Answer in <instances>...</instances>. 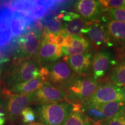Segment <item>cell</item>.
<instances>
[{"label": "cell", "mask_w": 125, "mask_h": 125, "mask_svg": "<svg viewBox=\"0 0 125 125\" xmlns=\"http://www.w3.org/2000/svg\"><path fill=\"white\" fill-rule=\"evenodd\" d=\"M74 108L66 100L42 104L37 109V118L45 125H64Z\"/></svg>", "instance_id": "4"}, {"label": "cell", "mask_w": 125, "mask_h": 125, "mask_svg": "<svg viewBox=\"0 0 125 125\" xmlns=\"http://www.w3.org/2000/svg\"><path fill=\"white\" fill-rule=\"evenodd\" d=\"M117 60L111 53L101 49L95 53L92 63V75L94 79L100 81L108 75L111 70L116 64Z\"/></svg>", "instance_id": "8"}, {"label": "cell", "mask_w": 125, "mask_h": 125, "mask_svg": "<svg viewBox=\"0 0 125 125\" xmlns=\"http://www.w3.org/2000/svg\"><path fill=\"white\" fill-rule=\"evenodd\" d=\"M80 108L81 105H74V110L64 125H95L94 122L87 118Z\"/></svg>", "instance_id": "23"}, {"label": "cell", "mask_w": 125, "mask_h": 125, "mask_svg": "<svg viewBox=\"0 0 125 125\" xmlns=\"http://www.w3.org/2000/svg\"><path fill=\"white\" fill-rule=\"evenodd\" d=\"M74 40V35H70V34H67L66 35H65V42L63 47H65V48H70V47H71L72 44L73 43Z\"/></svg>", "instance_id": "31"}, {"label": "cell", "mask_w": 125, "mask_h": 125, "mask_svg": "<svg viewBox=\"0 0 125 125\" xmlns=\"http://www.w3.org/2000/svg\"><path fill=\"white\" fill-rule=\"evenodd\" d=\"M100 81L94 79L92 75H77L64 90L65 100L74 105H81L94 93Z\"/></svg>", "instance_id": "3"}, {"label": "cell", "mask_w": 125, "mask_h": 125, "mask_svg": "<svg viewBox=\"0 0 125 125\" xmlns=\"http://www.w3.org/2000/svg\"><path fill=\"white\" fill-rule=\"evenodd\" d=\"M122 51L121 52H118V54H121V55H123V56H125V46L124 48H123V49H121Z\"/></svg>", "instance_id": "34"}, {"label": "cell", "mask_w": 125, "mask_h": 125, "mask_svg": "<svg viewBox=\"0 0 125 125\" xmlns=\"http://www.w3.org/2000/svg\"><path fill=\"white\" fill-rule=\"evenodd\" d=\"M8 2L0 8V48L8 46L12 38L10 27L12 10L8 7Z\"/></svg>", "instance_id": "15"}, {"label": "cell", "mask_w": 125, "mask_h": 125, "mask_svg": "<svg viewBox=\"0 0 125 125\" xmlns=\"http://www.w3.org/2000/svg\"><path fill=\"white\" fill-rule=\"evenodd\" d=\"M85 36L91 42L93 48L98 51L110 48L114 45L107 27L101 24L100 20L92 21L90 30Z\"/></svg>", "instance_id": "9"}, {"label": "cell", "mask_w": 125, "mask_h": 125, "mask_svg": "<svg viewBox=\"0 0 125 125\" xmlns=\"http://www.w3.org/2000/svg\"><path fill=\"white\" fill-rule=\"evenodd\" d=\"M43 67L35 57L20 62H13L4 75V84L6 89L42 76Z\"/></svg>", "instance_id": "2"}, {"label": "cell", "mask_w": 125, "mask_h": 125, "mask_svg": "<svg viewBox=\"0 0 125 125\" xmlns=\"http://www.w3.org/2000/svg\"><path fill=\"white\" fill-rule=\"evenodd\" d=\"M119 55V61L108 75L107 80L118 86H125V56Z\"/></svg>", "instance_id": "20"}, {"label": "cell", "mask_w": 125, "mask_h": 125, "mask_svg": "<svg viewBox=\"0 0 125 125\" xmlns=\"http://www.w3.org/2000/svg\"><path fill=\"white\" fill-rule=\"evenodd\" d=\"M8 119L5 108H0V125H4Z\"/></svg>", "instance_id": "30"}, {"label": "cell", "mask_w": 125, "mask_h": 125, "mask_svg": "<svg viewBox=\"0 0 125 125\" xmlns=\"http://www.w3.org/2000/svg\"><path fill=\"white\" fill-rule=\"evenodd\" d=\"M106 17L112 21H118L125 24V8H118L108 10L105 11Z\"/></svg>", "instance_id": "27"}, {"label": "cell", "mask_w": 125, "mask_h": 125, "mask_svg": "<svg viewBox=\"0 0 125 125\" xmlns=\"http://www.w3.org/2000/svg\"><path fill=\"white\" fill-rule=\"evenodd\" d=\"M8 98L5 110L8 119L12 122L18 119L28 105L33 104L34 92L26 94L10 95Z\"/></svg>", "instance_id": "10"}, {"label": "cell", "mask_w": 125, "mask_h": 125, "mask_svg": "<svg viewBox=\"0 0 125 125\" xmlns=\"http://www.w3.org/2000/svg\"><path fill=\"white\" fill-rule=\"evenodd\" d=\"M46 82L45 78L43 76H39L27 82L15 86L10 89L8 90L9 96L10 95L26 94L33 93L40 89Z\"/></svg>", "instance_id": "19"}, {"label": "cell", "mask_w": 125, "mask_h": 125, "mask_svg": "<svg viewBox=\"0 0 125 125\" xmlns=\"http://www.w3.org/2000/svg\"><path fill=\"white\" fill-rule=\"evenodd\" d=\"M124 88H125V87H124Z\"/></svg>", "instance_id": "36"}, {"label": "cell", "mask_w": 125, "mask_h": 125, "mask_svg": "<svg viewBox=\"0 0 125 125\" xmlns=\"http://www.w3.org/2000/svg\"><path fill=\"white\" fill-rule=\"evenodd\" d=\"M23 125H45L39 122H33V123H29V124H24Z\"/></svg>", "instance_id": "35"}, {"label": "cell", "mask_w": 125, "mask_h": 125, "mask_svg": "<svg viewBox=\"0 0 125 125\" xmlns=\"http://www.w3.org/2000/svg\"><path fill=\"white\" fill-rule=\"evenodd\" d=\"M74 8L75 13L87 21L100 20L103 9L99 1L95 0H80L75 1Z\"/></svg>", "instance_id": "13"}, {"label": "cell", "mask_w": 125, "mask_h": 125, "mask_svg": "<svg viewBox=\"0 0 125 125\" xmlns=\"http://www.w3.org/2000/svg\"><path fill=\"white\" fill-rule=\"evenodd\" d=\"M95 125H125V108L112 118L95 122Z\"/></svg>", "instance_id": "26"}, {"label": "cell", "mask_w": 125, "mask_h": 125, "mask_svg": "<svg viewBox=\"0 0 125 125\" xmlns=\"http://www.w3.org/2000/svg\"><path fill=\"white\" fill-rule=\"evenodd\" d=\"M44 67L46 68V82L62 91H64L78 75L62 60L56 61Z\"/></svg>", "instance_id": "6"}, {"label": "cell", "mask_w": 125, "mask_h": 125, "mask_svg": "<svg viewBox=\"0 0 125 125\" xmlns=\"http://www.w3.org/2000/svg\"><path fill=\"white\" fill-rule=\"evenodd\" d=\"M106 27L114 43V42L118 43H125V23L109 20Z\"/></svg>", "instance_id": "21"}, {"label": "cell", "mask_w": 125, "mask_h": 125, "mask_svg": "<svg viewBox=\"0 0 125 125\" xmlns=\"http://www.w3.org/2000/svg\"><path fill=\"white\" fill-rule=\"evenodd\" d=\"M125 100V89L118 86L104 78L100 80L99 86L81 107L100 105L112 101Z\"/></svg>", "instance_id": "5"}, {"label": "cell", "mask_w": 125, "mask_h": 125, "mask_svg": "<svg viewBox=\"0 0 125 125\" xmlns=\"http://www.w3.org/2000/svg\"><path fill=\"white\" fill-rule=\"evenodd\" d=\"M92 21H87L81 16L64 23V30L67 34L72 35H86L90 30Z\"/></svg>", "instance_id": "18"}, {"label": "cell", "mask_w": 125, "mask_h": 125, "mask_svg": "<svg viewBox=\"0 0 125 125\" xmlns=\"http://www.w3.org/2000/svg\"><path fill=\"white\" fill-rule=\"evenodd\" d=\"M41 21L43 25V33L57 35L62 30H64V24L62 21L57 18L56 16H47Z\"/></svg>", "instance_id": "22"}, {"label": "cell", "mask_w": 125, "mask_h": 125, "mask_svg": "<svg viewBox=\"0 0 125 125\" xmlns=\"http://www.w3.org/2000/svg\"><path fill=\"white\" fill-rule=\"evenodd\" d=\"M35 21L20 12L12 10L10 18V27L12 37L17 38L20 37L32 26Z\"/></svg>", "instance_id": "14"}, {"label": "cell", "mask_w": 125, "mask_h": 125, "mask_svg": "<svg viewBox=\"0 0 125 125\" xmlns=\"http://www.w3.org/2000/svg\"><path fill=\"white\" fill-rule=\"evenodd\" d=\"M60 2L57 1H17L9 2L8 7L13 11L22 13L35 21L50 9L57 7Z\"/></svg>", "instance_id": "7"}, {"label": "cell", "mask_w": 125, "mask_h": 125, "mask_svg": "<svg viewBox=\"0 0 125 125\" xmlns=\"http://www.w3.org/2000/svg\"><path fill=\"white\" fill-rule=\"evenodd\" d=\"M99 105L105 120L114 116L125 109V100L112 101Z\"/></svg>", "instance_id": "24"}, {"label": "cell", "mask_w": 125, "mask_h": 125, "mask_svg": "<svg viewBox=\"0 0 125 125\" xmlns=\"http://www.w3.org/2000/svg\"><path fill=\"white\" fill-rule=\"evenodd\" d=\"M74 42L70 48L62 46V56H70L84 53L93 48L89 40L83 36L74 35Z\"/></svg>", "instance_id": "17"}, {"label": "cell", "mask_w": 125, "mask_h": 125, "mask_svg": "<svg viewBox=\"0 0 125 125\" xmlns=\"http://www.w3.org/2000/svg\"><path fill=\"white\" fill-rule=\"evenodd\" d=\"M62 100H65L64 92L48 82L34 92L33 104L42 105Z\"/></svg>", "instance_id": "12"}, {"label": "cell", "mask_w": 125, "mask_h": 125, "mask_svg": "<svg viewBox=\"0 0 125 125\" xmlns=\"http://www.w3.org/2000/svg\"></svg>", "instance_id": "37"}, {"label": "cell", "mask_w": 125, "mask_h": 125, "mask_svg": "<svg viewBox=\"0 0 125 125\" xmlns=\"http://www.w3.org/2000/svg\"><path fill=\"white\" fill-rule=\"evenodd\" d=\"M62 46H59V45H56V56L57 57V60L61 57L62 56Z\"/></svg>", "instance_id": "32"}, {"label": "cell", "mask_w": 125, "mask_h": 125, "mask_svg": "<svg viewBox=\"0 0 125 125\" xmlns=\"http://www.w3.org/2000/svg\"><path fill=\"white\" fill-rule=\"evenodd\" d=\"M80 109L87 118L94 122H98L105 120L99 105L81 107Z\"/></svg>", "instance_id": "25"}, {"label": "cell", "mask_w": 125, "mask_h": 125, "mask_svg": "<svg viewBox=\"0 0 125 125\" xmlns=\"http://www.w3.org/2000/svg\"><path fill=\"white\" fill-rule=\"evenodd\" d=\"M1 96L7 97V89L3 86V84L0 83V97Z\"/></svg>", "instance_id": "33"}, {"label": "cell", "mask_w": 125, "mask_h": 125, "mask_svg": "<svg viewBox=\"0 0 125 125\" xmlns=\"http://www.w3.org/2000/svg\"><path fill=\"white\" fill-rule=\"evenodd\" d=\"M94 52L90 51L84 53L64 56L62 60L66 62L76 74L81 76L92 75V63Z\"/></svg>", "instance_id": "11"}, {"label": "cell", "mask_w": 125, "mask_h": 125, "mask_svg": "<svg viewBox=\"0 0 125 125\" xmlns=\"http://www.w3.org/2000/svg\"><path fill=\"white\" fill-rule=\"evenodd\" d=\"M43 35L42 21H35L26 33L10 42L13 48V62L34 58L40 49Z\"/></svg>", "instance_id": "1"}, {"label": "cell", "mask_w": 125, "mask_h": 125, "mask_svg": "<svg viewBox=\"0 0 125 125\" xmlns=\"http://www.w3.org/2000/svg\"><path fill=\"white\" fill-rule=\"evenodd\" d=\"M21 119L24 124L33 123L35 121L37 115L35 111L31 107L26 108L21 112Z\"/></svg>", "instance_id": "29"}, {"label": "cell", "mask_w": 125, "mask_h": 125, "mask_svg": "<svg viewBox=\"0 0 125 125\" xmlns=\"http://www.w3.org/2000/svg\"><path fill=\"white\" fill-rule=\"evenodd\" d=\"M103 12L118 8H125V1L124 0H101L99 1Z\"/></svg>", "instance_id": "28"}, {"label": "cell", "mask_w": 125, "mask_h": 125, "mask_svg": "<svg viewBox=\"0 0 125 125\" xmlns=\"http://www.w3.org/2000/svg\"><path fill=\"white\" fill-rule=\"evenodd\" d=\"M56 45L48 43L47 34L43 32L40 49L35 58L42 67H44L57 60L56 56Z\"/></svg>", "instance_id": "16"}]
</instances>
